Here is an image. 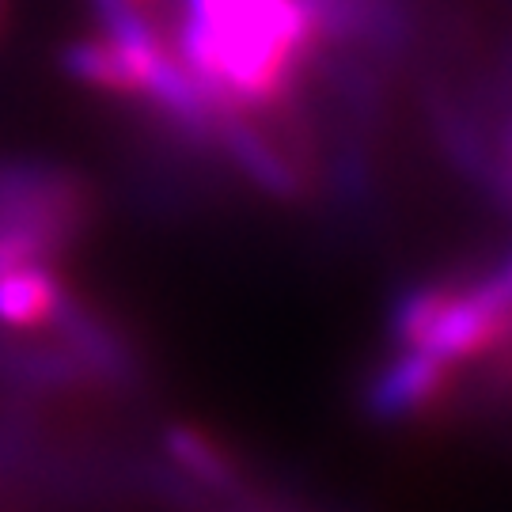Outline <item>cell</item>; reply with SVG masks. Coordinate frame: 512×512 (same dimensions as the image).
Listing matches in <instances>:
<instances>
[{
    "instance_id": "3957f363",
    "label": "cell",
    "mask_w": 512,
    "mask_h": 512,
    "mask_svg": "<svg viewBox=\"0 0 512 512\" xmlns=\"http://www.w3.org/2000/svg\"><path fill=\"white\" fill-rule=\"evenodd\" d=\"M65 308V289L46 262L19 266L0 277V323L12 330H31L57 319Z\"/></svg>"
},
{
    "instance_id": "277c9868",
    "label": "cell",
    "mask_w": 512,
    "mask_h": 512,
    "mask_svg": "<svg viewBox=\"0 0 512 512\" xmlns=\"http://www.w3.org/2000/svg\"><path fill=\"white\" fill-rule=\"evenodd\" d=\"M65 73L80 80L84 88H95V92H110V95H137V76H133V65H129L126 50L118 42H110L107 35L95 38H80L73 42L65 57H61Z\"/></svg>"
},
{
    "instance_id": "8992f818",
    "label": "cell",
    "mask_w": 512,
    "mask_h": 512,
    "mask_svg": "<svg viewBox=\"0 0 512 512\" xmlns=\"http://www.w3.org/2000/svg\"><path fill=\"white\" fill-rule=\"evenodd\" d=\"M133 4H141V8H145V4H148V0H133Z\"/></svg>"
},
{
    "instance_id": "7a4b0ae2",
    "label": "cell",
    "mask_w": 512,
    "mask_h": 512,
    "mask_svg": "<svg viewBox=\"0 0 512 512\" xmlns=\"http://www.w3.org/2000/svg\"><path fill=\"white\" fill-rule=\"evenodd\" d=\"M213 141H217V145L232 156V164H236L251 183L262 186V190L281 194V198H289V194L300 190L293 160H289L262 129L251 126V122L243 118V110H228V114L220 118L217 129H213Z\"/></svg>"
},
{
    "instance_id": "6da1fadb",
    "label": "cell",
    "mask_w": 512,
    "mask_h": 512,
    "mask_svg": "<svg viewBox=\"0 0 512 512\" xmlns=\"http://www.w3.org/2000/svg\"><path fill=\"white\" fill-rule=\"evenodd\" d=\"M319 42L308 0H190L179 57L228 107L277 103Z\"/></svg>"
},
{
    "instance_id": "5b68a950",
    "label": "cell",
    "mask_w": 512,
    "mask_h": 512,
    "mask_svg": "<svg viewBox=\"0 0 512 512\" xmlns=\"http://www.w3.org/2000/svg\"><path fill=\"white\" fill-rule=\"evenodd\" d=\"M4 12H8V8H4V0H0V27H4Z\"/></svg>"
}]
</instances>
